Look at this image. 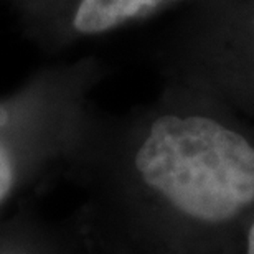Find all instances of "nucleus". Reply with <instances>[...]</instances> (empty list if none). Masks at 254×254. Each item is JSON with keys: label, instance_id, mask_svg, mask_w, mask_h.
I'll use <instances>...</instances> for the list:
<instances>
[{"label": "nucleus", "instance_id": "obj_1", "mask_svg": "<svg viewBox=\"0 0 254 254\" xmlns=\"http://www.w3.org/2000/svg\"><path fill=\"white\" fill-rule=\"evenodd\" d=\"M108 177L135 254H233L254 213V134L201 106L172 104Z\"/></svg>", "mask_w": 254, "mask_h": 254}, {"label": "nucleus", "instance_id": "obj_2", "mask_svg": "<svg viewBox=\"0 0 254 254\" xmlns=\"http://www.w3.org/2000/svg\"><path fill=\"white\" fill-rule=\"evenodd\" d=\"M164 2L165 0H81L73 27L84 35L103 33L127 20L154 12Z\"/></svg>", "mask_w": 254, "mask_h": 254}, {"label": "nucleus", "instance_id": "obj_3", "mask_svg": "<svg viewBox=\"0 0 254 254\" xmlns=\"http://www.w3.org/2000/svg\"><path fill=\"white\" fill-rule=\"evenodd\" d=\"M15 182V167L8 150L0 144V203L5 200Z\"/></svg>", "mask_w": 254, "mask_h": 254}, {"label": "nucleus", "instance_id": "obj_4", "mask_svg": "<svg viewBox=\"0 0 254 254\" xmlns=\"http://www.w3.org/2000/svg\"><path fill=\"white\" fill-rule=\"evenodd\" d=\"M233 254H254V213L238 236Z\"/></svg>", "mask_w": 254, "mask_h": 254}]
</instances>
